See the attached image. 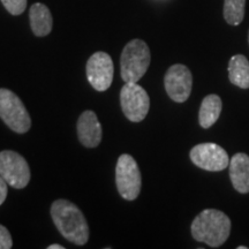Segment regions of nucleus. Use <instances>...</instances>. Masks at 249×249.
<instances>
[{"instance_id":"nucleus-1","label":"nucleus","mask_w":249,"mask_h":249,"mask_svg":"<svg viewBox=\"0 0 249 249\" xmlns=\"http://www.w3.org/2000/svg\"><path fill=\"white\" fill-rule=\"evenodd\" d=\"M51 217L55 227L66 240L77 246L89 240V225L85 214L71 201L59 198L51 205Z\"/></svg>"},{"instance_id":"nucleus-2","label":"nucleus","mask_w":249,"mask_h":249,"mask_svg":"<svg viewBox=\"0 0 249 249\" xmlns=\"http://www.w3.org/2000/svg\"><path fill=\"white\" fill-rule=\"evenodd\" d=\"M191 231L196 241L217 248L225 244L229 239L231 233V220L223 211L205 209L193 220Z\"/></svg>"},{"instance_id":"nucleus-3","label":"nucleus","mask_w":249,"mask_h":249,"mask_svg":"<svg viewBox=\"0 0 249 249\" xmlns=\"http://www.w3.org/2000/svg\"><path fill=\"white\" fill-rule=\"evenodd\" d=\"M151 61L150 49L142 39H132L123 50L120 74L124 83H138L147 73Z\"/></svg>"},{"instance_id":"nucleus-4","label":"nucleus","mask_w":249,"mask_h":249,"mask_svg":"<svg viewBox=\"0 0 249 249\" xmlns=\"http://www.w3.org/2000/svg\"><path fill=\"white\" fill-rule=\"evenodd\" d=\"M0 118L15 133L24 134L31 127L30 116L22 101L6 88H0Z\"/></svg>"},{"instance_id":"nucleus-5","label":"nucleus","mask_w":249,"mask_h":249,"mask_svg":"<svg viewBox=\"0 0 249 249\" xmlns=\"http://www.w3.org/2000/svg\"><path fill=\"white\" fill-rule=\"evenodd\" d=\"M116 183L121 197L127 201L138 198L142 187V177L139 165L133 156L124 154L116 166Z\"/></svg>"},{"instance_id":"nucleus-6","label":"nucleus","mask_w":249,"mask_h":249,"mask_svg":"<svg viewBox=\"0 0 249 249\" xmlns=\"http://www.w3.org/2000/svg\"><path fill=\"white\" fill-rule=\"evenodd\" d=\"M121 110L132 123H140L147 117L150 108L148 92L138 83H124L120 91Z\"/></svg>"},{"instance_id":"nucleus-7","label":"nucleus","mask_w":249,"mask_h":249,"mask_svg":"<svg viewBox=\"0 0 249 249\" xmlns=\"http://www.w3.org/2000/svg\"><path fill=\"white\" fill-rule=\"evenodd\" d=\"M0 176L9 186L22 189L30 181V167L23 156L12 150L0 152Z\"/></svg>"},{"instance_id":"nucleus-8","label":"nucleus","mask_w":249,"mask_h":249,"mask_svg":"<svg viewBox=\"0 0 249 249\" xmlns=\"http://www.w3.org/2000/svg\"><path fill=\"white\" fill-rule=\"evenodd\" d=\"M191 160L196 166L210 172H219L230 165V158L225 149L216 143H200L189 152Z\"/></svg>"},{"instance_id":"nucleus-9","label":"nucleus","mask_w":249,"mask_h":249,"mask_svg":"<svg viewBox=\"0 0 249 249\" xmlns=\"http://www.w3.org/2000/svg\"><path fill=\"white\" fill-rule=\"evenodd\" d=\"M87 79L92 88L97 91H105L110 88L113 81V60L107 52L98 51L87 61Z\"/></svg>"},{"instance_id":"nucleus-10","label":"nucleus","mask_w":249,"mask_h":249,"mask_svg":"<svg viewBox=\"0 0 249 249\" xmlns=\"http://www.w3.org/2000/svg\"><path fill=\"white\" fill-rule=\"evenodd\" d=\"M165 90L169 97L176 103H183L189 98L193 87L191 70L185 65L176 64L165 74Z\"/></svg>"},{"instance_id":"nucleus-11","label":"nucleus","mask_w":249,"mask_h":249,"mask_svg":"<svg viewBox=\"0 0 249 249\" xmlns=\"http://www.w3.org/2000/svg\"><path fill=\"white\" fill-rule=\"evenodd\" d=\"M101 123L93 111H85L77 120V138L86 148H96L102 141Z\"/></svg>"},{"instance_id":"nucleus-12","label":"nucleus","mask_w":249,"mask_h":249,"mask_svg":"<svg viewBox=\"0 0 249 249\" xmlns=\"http://www.w3.org/2000/svg\"><path fill=\"white\" fill-rule=\"evenodd\" d=\"M230 179L236 192L249 193V156L238 152L230 160Z\"/></svg>"},{"instance_id":"nucleus-13","label":"nucleus","mask_w":249,"mask_h":249,"mask_svg":"<svg viewBox=\"0 0 249 249\" xmlns=\"http://www.w3.org/2000/svg\"><path fill=\"white\" fill-rule=\"evenodd\" d=\"M30 27L34 35L37 37L48 36L53 27V18L49 7L44 4L36 2L30 7L29 11Z\"/></svg>"},{"instance_id":"nucleus-14","label":"nucleus","mask_w":249,"mask_h":249,"mask_svg":"<svg viewBox=\"0 0 249 249\" xmlns=\"http://www.w3.org/2000/svg\"><path fill=\"white\" fill-rule=\"evenodd\" d=\"M223 103L219 96L208 95L201 103L200 112H198V123L202 128H210L214 123L219 119L222 113Z\"/></svg>"},{"instance_id":"nucleus-15","label":"nucleus","mask_w":249,"mask_h":249,"mask_svg":"<svg viewBox=\"0 0 249 249\" xmlns=\"http://www.w3.org/2000/svg\"><path fill=\"white\" fill-rule=\"evenodd\" d=\"M229 79L239 88H249V61L245 55L235 54L230 59Z\"/></svg>"},{"instance_id":"nucleus-16","label":"nucleus","mask_w":249,"mask_h":249,"mask_svg":"<svg viewBox=\"0 0 249 249\" xmlns=\"http://www.w3.org/2000/svg\"><path fill=\"white\" fill-rule=\"evenodd\" d=\"M246 0H225L224 1V18L231 26H239L245 18Z\"/></svg>"},{"instance_id":"nucleus-17","label":"nucleus","mask_w":249,"mask_h":249,"mask_svg":"<svg viewBox=\"0 0 249 249\" xmlns=\"http://www.w3.org/2000/svg\"><path fill=\"white\" fill-rule=\"evenodd\" d=\"M6 11L12 15L22 14L27 8V0H1Z\"/></svg>"},{"instance_id":"nucleus-18","label":"nucleus","mask_w":249,"mask_h":249,"mask_svg":"<svg viewBox=\"0 0 249 249\" xmlns=\"http://www.w3.org/2000/svg\"><path fill=\"white\" fill-rule=\"evenodd\" d=\"M12 247H13V240L11 233L0 224V249H11Z\"/></svg>"},{"instance_id":"nucleus-19","label":"nucleus","mask_w":249,"mask_h":249,"mask_svg":"<svg viewBox=\"0 0 249 249\" xmlns=\"http://www.w3.org/2000/svg\"><path fill=\"white\" fill-rule=\"evenodd\" d=\"M7 185L8 183L5 181V179L0 176V205L4 203L6 197H7V193H8Z\"/></svg>"},{"instance_id":"nucleus-20","label":"nucleus","mask_w":249,"mask_h":249,"mask_svg":"<svg viewBox=\"0 0 249 249\" xmlns=\"http://www.w3.org/2000/svg\"><path fill=\"white\" fill-rule=\"evenodd\" d=\"M48 249H65V247H64V246H61V245L54 244V245H51V246H49Z\"/></svg>"},{"instance_id":"nucleus-21","label":"nucleus","mask_w":249,"mask_h":249,"mask_svg":"<svg viewBox=\"0 0 249 249\" xmlns=\"http://www.w3.org/2000/svg\"><path fill=\"white\" fill-rule=\"evenodd\" d=\"M238 249H248V247H246V246H239Z\"/></svg>"},{"instance_id":"nucleus-22","label":"nucleus","mask_w":249,"mask_h":249,"mask_svg":"<svg viewBox=\"0 0 249 249\" xmlns=\"http://www.w3.org/2000/svg\"><path fill=\"white\" fill-rule=\"evenodd\" d=\"M248 42H249V33H248Z\"/></svg>"}]
</instances>
